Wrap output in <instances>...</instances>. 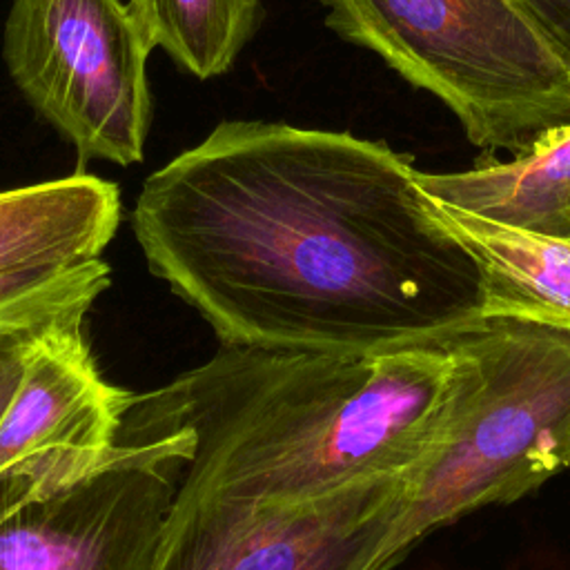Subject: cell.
I'll return each mask as SVG.
<instances>
[{
  "label": "cell",
  "mask_w": 570,
  "mask_h": 570,
  "mask_svg": "<svg viewBox=\"0 0 570 570\" xmlns=\"http://www.w3.org/2000/svg\"><path fill=\"white\" fill-rule=\"evenodd\" d=\"M381 140L225 120L154 171L131 227L223 345L374 352L479 318L481 274Z\"/></svg>",
  "instance_id": "cell-1"
},
{
  "label": "cell",
  "mask_w": 570,
  "mask_h": 570,
  "mask_svg": "<svg viewBox=\"0 0 570 570\" xmlns=\"http://www.w3.org/2000/svg\"><path fill=\"white\" fill-rule=\"evenodd\" d=\"M452 379L445 338L374 352L223 345L167 385L134 394L118 443L180 441L178 494L296 503L416 470Z\"/></svg>",
  "instance_id": "cell-2"
},
{
  "label": "cell",
  "mask_w": 570,
  "mask_h": 570,
  "mask_svg": "<svg viewBox=\"0 0 570 570\" xmlns=\"http://www.w3.org/2000/svg\"><path fill=\"white\" fill-rule=\"evenodd\" d=\"M445 347L452 394L432 448L407 474L401 559L423 534L512 503L570 468V330L479 316Z\"/></svg>",
  "instance_id": "cell-3"
},
{
  "label": "cell",
  "mask_w": 570,
  "mask_h": 570,
  "mask_svg": "<svg viewBox=\"0 0 570 570\" xmlns=\"http://www.w3.org/2000/svg\"><path fill=\"white\" fill-rule=\"evenodd\" d=\"M327 27L436 96L468 140L519 151L570 122V69L519 0H318Z\"/></svg>",
  "instance_id": "cell-4"
},
{
  "label": "cell",
  "mask_w": 570,
  "mask_h": 570,
  "mask_svg": "<svg viewBox=\"0 0 570 570\" xmlns=\"http://www.w3.org/2000/svg\"><path fill=\"white\" fill-rule=\"evenodd\" d=\"M147 45L120 0H11L2 56L29 105L80 165L142 160L151 125Z\"/></svg>",
  "instance_id": "cell-5"
},
{
  "label": "cell",
  "mask_w": 570,
  "mask_h": 570,
  "mask_svg": "<svg viewBox=\"0 0 570 570\" xmlns=\"http://www.w3.org/2000/svg\"><path fill=\"white\" fill-rule=\"evenodd\" d=\"M183 461L180 441L118 443L60 483L0 476V570H154Z\"/></svg>",
  "instance_id": "cell-6"
},
{
  "label": "cell",
  "mask_w": 570,
  "mask_h": 570,
  "mask_svg": "<svg viewBox=\"0 0 570 570\" xmlns=\"http://www.w3.org/2000/svg\"><path fill=\"white\" fill-rule=\"evenodd\" d=\"M407 474L296 503L176 494L154 570H392Z\"/></svg>",
  "instance_id": "cell-7"
},
{
  "label": "cell",
  "mask_w": 570,
  "mask_h": 570,
  "mask_svg": "<svg viewBox=\"0 0 570 570\" xmlns=\"http://www.w3.org/2000/svg\"><path fill=\"white\" fill-rule=\"evenodd\" d=\"M131 399L100 376L82 325L45 332L0 421V476L85 474L118 445Z\"/></svg>",
  "instance_id": "cell-8"
},
{
  "label": "cell",
  "mask_w": 570,
  "mask_h": 570,
  "mask_svg": "<svg viewBox=\"0 0 570 570\" xmlns=\"http://www.w3.org/2000/svg\"><path fill=\"white\" fill-rule=\"evenodd\" d=\"M423 196L434 220L479 267V316L528 318L570 330V238L497 223Z\"/></svg>",
  "instance_id": "cell-9"
},
{
  "label": "cell",
  "mask_w": 570,
  "mask_h": 570,
  "mask_svg": "<svg viewBox=\"0 0 570 570\" xmlns=\"http://www.w3.org/2000/svg\"><path fill=\"white\" fill-rule=\"evenodd\" d=\"M423 194L512 227L570 238V122L539 134L505 160L421 171Z\"/></svg>",
  "instance_id": "cell-10"
},
{
  "label": "cell",
  "mask_w": 570,
  "mask_h": 570,
  "mask_svg": "<svg viewBox=\"0 0 570 570\" xmlns=\"http://www.w3.org/2000/svg\"><path fill=\"white\" fill-rule=\"evenodd\" d=\"M120 225V189L94 174L0 191V272L100 258Z\"/></svg>",
  "instance_id": "cell-11"
},
{
  "label": "cell",
  "mask_w": 570,
  "mask_h": 570,
  "mask_svg": "<svg viewBox=\"0 0 570 570\" xmlns=\"http://www.w3.org/2000/svg\"><path fill=\"white\" fill-rule=\"evenodd\" d=\"M147 45L196 78L225 73L261 24V0H129Z\"/></svg>",
  "instance_id": "cell-12"
},
{
  "label": "cell",
  "mask_w": 570,
  "mask_h": 570,
  "mask_svg": "<svg viewBox=\"0 0 570 570\" xmlns=\"http://www.w3.org/2000/svg\"><path fill=\"white\" fill-rule=\"evenodd\" d=\"M109 283V265L100 258L0 272V330L82 325Z\"/></svg>",
  "instance_id": "cell-13"
},
{
  "label": "cell",
  "mask_w": 570,
  "mask_h": 570,
  "mask_svg": "<svg viewBox=\"0 0 570 570\" xmlns=\"http://www.w3.org/2000/svg\"><path fill=\"white\" fill-rule=\"evenodd\" d=\"M45 332L49 330H16V327L0 330V421L4 419L22 383L33 347Z\"/></svg>",
  "instance_id": "cell-14"
},
{
  "label": "cell",
  "mask_w": 570,
  "mask_h": 570,
  "mask_svg": "<svg viewBox=\"0 0 570 570\" xmlns=\"http://www.w3.org/2000/svg\"><path fill=\"white\" fill-rule=\"evenodd\" d=\"M570 69V0H519Z\"/></svg>",
  "instance_id": "cell-15"
}]
</instances>
